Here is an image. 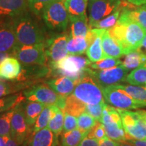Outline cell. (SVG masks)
Returning <instances> with one entry per match:
<instances>
[{
    "mask_svg": "<svg viewBox=\"0 0 146 146\" xmlns=\"http://www.w3.org/2000/svg\"><path fill=\"white\" fill-rule=\"evenodd\" d=\"M108 31L121 45L125 55L139 48L146 34L143 27L122 12L116 25Z\"/></svg>",
    "mask_w": 146,
    "mask_h": 146,
    "instance_id": "6da1fadb",
    "label": "cell"
},
{
    "mask_svg": "<svg viewBox=\"0 0 146 146\" xmlns=\"http://www.w3.org/2000/svg\"><path fill=\"white\" fill-rule=\"evenodd\" d=\"M31 10L11 21L19 45L44 44L46 36L44 29Z\"/></svg>",
    "mask_w": 146,
    "mask_h": 146,
    "instance_id": "7a4b0ae2",
    "label": "cell"
},
{
    "mask_svg": "<svg viewBox=\"0 0 146 146\" xmlns=\"http://www.w3.org/2000/svg\"><path fill=\"white\" fill-rule=\"evenodd\" d=\"M91 62L79 55H69L55 62H50L52 70V77L64 76L77 81L87 72L86 69L90 66Z\"/></svg>",
    "mask_w": 146,
    "mask_h": 146,
    "instance_id": "3957f363",
    "label": "cell"
},
{
    "mask_svg": "<svg viewBox=\"0 0 146 146\" xmlns=\"http://www.w3.org/2000/svg\"><path fill=\"white\" fill-rule=\"evenodd\" d=\"M72 94L85 104H98L105 102L102 86L87 70L85 75L76 81Z\"/></svg>",
    "mask_w": 146,
    "mask_h": 146,
    "instance_id": "277c9868",
    "label": "cell"
},
{
    "mask_svg": "<svg viewBox=\"0 0 146 146\" xmlns=\"http://www.w3.org/2000/svg\"><path fill=\"white\" fill-rule=\"evenodd\" d=\"M27 101L37 102L47 106L55 105L63 110L66 98L57 94L47 84L37 83L29 87L23 91Z\"/></svg>",
    "mask_w": 146,
    "mask_h": 146,
    "instance_id": "5b68a950",
    "label": "cell"
},
{
    "mask_svg": "<svg viewBox=\"0 0 146 146\" xmlns=\"http://www.w3.org/2000/svg\"><path fill=\"white\" fill-rule=\"evenodd\" d=\"M64 2L65 0H54L43 10V21L50 30L59 32L66 30L69 14Z\"/></svg>",
    "mask_w": 146,
    "mask_h": 146,
    "instance_id": "8992f818",
    "label": "cell"
},
{
    "mask_svg": "<svg viewBox=\"0 0 146 146\" xmlns=\"http://www.w3.org/2000/svg\"><path fill=\"white\" fill-rule=\"evenodd\" d=\"M101 123L104 125L108 137L116 141H127L128 136L116 108L106 104Z\"/></svg>",
    "mask_w": 146,
    "mask_h": 146,
    "instance_id": "52a82bcc",
    "label": "cell"
},
{
    "mask_svg": "<svg viewBox=\"0 0 146 146\" xmlns=\"http://www.w3.org/2000/svg\"><path fill=\"white\" fill-rule=\"evenodd\" d=\"M102 89L104 99L116 108L131 110L146 107V102L134 100L125 91L117 88L114 85L102 87Z\"/></svg>",
    "mask_w": 146,
    "mask_h": 146,
    "instance_id": "ba28073f",
    "label": "cell"
},
{
    "mask_svg": "<svg viewBox=\"0 0 146 146\" xmlns=\"http://www.w3.org/2000/svg\"><path fill=\"white\" fill-rule=\"evenodd\" d=\"M122 0H89V23L93 28L97 23L122 6Z\"/></svg>",
    "mask_w": 146,
    "mask_h": 146,
    "instance_id": "9c48e42d",
    "label": "cell"
},
{
    "mask_svg": "<svg viewBox=\"0 0 146 146\" xmlns=\"http://www.w3.org/2000/svg\"><path fill=\"white\" fill-rule=\"evenodd\" d=\"M33 134L31 127L26 121L23 102L15 108V110L11 123L10 136L18 143H29Z\"/></svg>",
    "mask_w": 146,
    "mask_h": 146,
    "instance_id": "30bf717a",
    "label": "cell"
},
{
    "mask_svg": "<svg viewBox=\"0 0 146 146\" xmlns=\"http://www.w3.org/2000/svg\"><path fill=\"white\" fill-rule=\"evenodd\" d=\"M128 140L137 139L146 141V127L139 118L135 112L117 108ZM127 140V141H128Z\"/></svg>",
    "mask_w": 146,
    "mask_h": 146,
    "instance_id": "8fae6325",
    "label": "cell"
},
{
    "mask_svg": "<svg viewBox=\"0 0 146 146\" xmlns=\"http://www.w3.org/2000/svg\"><path fill=\"white\" fill-rule=\"evenodd\" d=\"M52 76V70L50 66L38 64H23L21 70L16 81L26 83L28 87L41 83L45 78Z\"/></svg>",
    "mask_w": 146,
    "mask_h": 146,
    "instance_id": "7c38bea8",
    "label": "cell"
},
{
    "mask_svg": "<svg viewBox=\"0 0 146 146\" xmlns=\"http://www.w3.org/2000/svg\"><path fill=\"white\" fill-rule=\"evenodd\" d=\"M14 57L23 64H47L44 44L33 45H19L14 54Z\"/></svg>",
    "mask_w": 146,
    "mask_h": 146,
    "instance_id": "4fadbf2b",
    "label": "cell"
},
{
    "mask_svg": "<svg viewBox=\"0 0 146 146\" xmlns=\"http://www.w3.org/2000/svg\"><path fill=\"white\" fill-rule=\"evenodd\" d=\"M70 37L67 33H64L46 39L44 43L45 52L50 62L59 61L67 56V43Z\"/></svg>",
    "mask_w": 146,
    "mask_h": 146,
    "instance_id": "5bb4252c",
    "label": "cell"
},
{
    "mask_svg": "<svg viewBox=\"0 0 146 146\" xmlns=\"http://www.w3.org/2000/svg\"><path fill=\"white\" fill-rule=\"evenodd\" d=\"M87 72L96 78L102 87L115 85L125 81L129 70L122 64L105 70H93L87 68Z\"/></svg>",
    "mask_w": 146,
    "mask_h": 146,
    "instance_id": "9a60e30c",
    "label": "cell"
},
{
    "mask_svg": "<svg viewBox=\"0 0 146 146\" xmlns=\"http://www.w3.org/2000/svg\"><path fill=\"white\" fill-rule=\"evenodd\" d=\"M29 10V0H0V22H11Z\"/></svg>",
    "mask_w": 146,
    "mask_h": 146,
    "instance_id": "2e32d148",
    "label": "cell"
},
{
    "mask_svg": "<svg viewBox=\"0 0 146 146\" xmlns=\"http://www.w3.org/2000/svg\"><path fill=\"white\" fill-rule=\"evenodd\" d=\"M19 46L11 22H0V52L14 54Z\"/></svg>",
    "mask_w": 146,
    "mask_h": 146,
    "instance_id": "e0dca14e",
    "label": "cell"
},
{
    "mask_svg": "<svg viewBox=\"0 0 146 146\" xmlns=\"http://www.w3.org/2000/svg\"><path fill=\"white\" fill-rule=\"evenodd\" d=\"M46 83L58 94L67 97L74 91L76 81L64 76H57L46 81Z\"/></svg>",
    "mask_w": 146,
    "mask_h": 146,
    "instance_id": "ac0fdd59",
    "label": "cell"
},
{
    "mask_svg": "<svg viewBox=\"0 0 146 146\" xmlns=\"http://www.w3.org/2000/svg\"><path fill=\"white\" fill-rule=\"evenodd\" d=\"M29 143V146H58V136L45 127L33 133Z\"/></svg>",
    "mask_w": 146,
    "mask_h": 146,
    "instance_id": "d6986e66",
    "label": "cell"
},
{
    "mask_svg": "<svg viewBox=\"0 0 146 146\" xmlns=\"http://www.w3.org/2000/svg\"><path fill=\"white\" fill-rule=\"evenodd\" d=\"M21 70V64L17 58L10 56L0 63V78L13 81L16 80Z\"/></svg>",
    "mask_w": 146,
    "mask_h": 146,
    "instance_id": "ffe728a7",
    "label": "cell"
},
{
    "mask_svg": "<svg viewBox=\"0 0 146 146\" xmlns=\"http://www.w3.org/2000/svg\"><path fill=\"white\" fill-rule=\"evenodd\" d=\"M102 44L106 58H120L125 55L121 45L109 34L108 29L102 36Z\"/></svg>",
    "mask_w": 146,
    "mask_h": 146,
    "instance_id": "44dd1931",
    "label": "cell"
},
{
    "mask_svg": "<svg viewBox=\"0 0 146 146\" xmlns=\"http://www.w3.org/2000/svg\"><path fill=\"white\" fill-rule=\"evenodd\" d=\"M121 12L138 23L146 31V7L145 5L136 6L126 1Z\"/></svg>",
    "mask_w": 146,
    "mask_h": 146,
    "instance_id": "7402d4cb",
    "label": "cell"
},
{
    "mask_svg": "<svg viewBox=\"0 0 146 146\" xmlns=\"http://www.w3.org/2000/svg\"><path fill=\"white\" fill-rule=\"evenodd\" d=\"M70 25L71 37H85L87 33L90 30L89 20L87 15L82 16H69Z\"/></svg>",
    "mask_w": 146,
    "mask_h": 146,
    "instance_id": "603a6c76",
    "label": "cell"
},
{
    "mask_svg": "<svg viewBox=\"0 0 146 146\" xmlns=\"http://www.w3.org/2000/svg\"><path fill=\"white\" fill-rule=\"evenodd\" d=\"M45 105L37 102H24L23 108L26 121L29 127H33L35 123L38 116L42 112Z\"/></svg>",
    "mask_w": 146,
    "mask_h": 146,
    "instance_id": "cb8c5ba5",
    "label": "cell"
},
{
    "mask_svg": "<svg viewBox=\"0 0 146 146\" xmlns=\"http://www.w3.org/2000/svg\"><path fill=\"white\" fill-rule=\"evenodd\" d=\"M146 62V54L143 50L139 48L126 55L123 65L128 70L141 66Z\"/></svg>",
    "mask_w": 146,
    "mask_h": 146,
    "instance_id": "d4e9b609",
    "label": "cell"
},
{
    "mask_svg": "<svg viewBox=\"0 0 146 146\" xmlns=\"http://www.w3.org/2000/svg\"><path fill=\"white\" fill-rule=\"evenodd\" d=\"M52 115L48 124V128L55 134L59 136L62 134L64 122V113L57 106L52 105Z\"/></svg>",
    "mask_w": 146,
    "mask_h": 146,
    "instance_id": "484cf974",
    "label": "cell"
},
{
    "mask_svg": "<svg viewBox=\"0 0 146 146\" xmlns=\"http://www.w3.org/2000/svg\"><path fill=\"white\" fill-rule=\"evenodd\" d=\"M106 29H104L100 33L96 36L92 43L89 45L86 51V54L88 59L91 62L101 60L104 58H106L104 53L103 48L102 44V36Z\"/></svg>",
    "mask_w": 146,
    "mask_h": 146,
    "instance_id": "4316f807",
    "label": "cell"
},
{
    "mask_svg": "<svg viewBox=\"0 0 146 146\" xmlns=\"http://www.w3.org/2000/svg\"><path fill=\"white\" fill-rule=\"evenodd\" d=\"M86 105L74 95L71 94L66 98L65 106L62 111L64 113L72 115L77 118L82 113L85 112Z\"/></svg>",
    "mask_w": 146,
    "mask_h": 146,
    "instance_id": "83f0119b",
    "label": "cell"
},
{
    "mask_svg": "<svg viewBox=\"0 0 146 146\" xmlns=\"http://www.w3.org/2000/svg\"><path fill=\"white\" fill-rule=\"evenodd\" d=\"M88 133L78 128L68 132H64L61 135V146H78Z\"/></svg>",
    "mask_w": 146,
    "mask_h": 146,
    "instance_id": "f1b7e54d",
    "label": "cell"
},
{
    "mask_svg": "<svg viewBox=\"0 0 146 146\" xmlns=\"http://www.w3.org/2000/svg\"><path fill=\"white\" fill-rule=\"evenodd\" d=\"M89 46L86 37H70L67 43V50L69 55H81L86 52Z\"/></svg>",
    "mask_w": 146,
    "mask_h": 146,
    "instance_id": "f546056e",
    "label": "cell"
},
{
    "mask_svg": "<svg viewBox=\"0 0 146 146\" xmlns=\"http://www.w3.org/2000/svg\"><path fill=\"white\" fill-rule=\"evenodd\" d=\"M88 0H65V7L69 16H82L87 15L86 9Z\"/></svg>",
    "mask_w": 146,
    "mask_h": 146,
    "instance_id": "4dcf8cb0",
    "label": "cell"
},
{
    "mask_svg": "<svg viewBox=\"0 0 146 146\" xmlns=\"http://www.w3.org/2000/svg\"><path fill=\"white\" fill-rule=\"evenodd\" d=\"M26 98L23 93H19L12 96H7L0 98V114L15 108L20 104L25 102Z\"/></svg>",
    "mask_w": 146,
    "mask_h": 146,
    "instance_id": "1f68e13d",
    "label": "cell"
},
{
    "mask_svg": "<svg viewBox=\"0 0 146 146\" xmlns=\"http://www.w3.org/2000/svg\"><path fill=\"white\" fill-rule=\"evenodd\" d=\"M115 87L125 91L134 100L139 102H146V87L140 85H120L115 84Z\"/></svg>",
    "mask_w": 146,
    "mask_h": 146,
    "instance_id": "d6a6232c",
    "label": "cell"
},
{
    "mask_svg": "<svg viewBox=\"0 0 146 146\" xmlns=\"http://www.w3.org/2000/svg\"><path fill=\"white\" fill-rule=\"evenodd\" d=\"M125 82L133 85H144L146 84V62L138 68L133 69L126 76Z\"/></svg>",
    "mask_w": 146,
    "mask_h": 146,
    "instance_id": "836d02e7",
    "label": "cell"
},
{
    "mask_svg": "<svg viewBox=\"0 0 146 146\" xmlns=\"http://www.w3.org/2000/svg\"><path fill=\"white\" fill-rule=\"evenodd\" d=\"M29 88L26 83L20 81L7 82L0 81V98L8 95L16 94L23 89Z\"/></svg>",
    "mask_w": 146,
    "mask_h": 146,
    "instance_id": "e575fe53",
    "label": "cell"
},
{
    "mask_svg": "<svg viewBox=\"0 0 146 146\" xmlns=\"http://www.w3.org/2000/svg\"><path fill=\"white\" fill-rule=\"evenodd\" d=\"M124 7V1L122 2V6L120 8H118L117 10L115 11L112 14H110L109 16L102 19L98 23H97L94 25L93 28L96 29H110L112 28L113 27L116 25L117 23L118 18L120 17V12L123 8Z\"/></svg>",
    "mask_w": 146,
    "mask_h": 146,
    "instance_id": "d590c367",
    "label": "cell"
},
{
    "mask_svg": "<svg viewBox=\"0 0 146 146\" xmlns=\"http://www.w3.org/2000/svg\"><path fill=\"white\" fill-rule=\"evenodd\" d=\"M51 115H52V108H51V106H45V107L42 110V112L40 113L33 127V134L36 133V131L43 129V128H45L47 126H48L49 122H50L51 118Z\"/></svg>",
    "mask_w": 146,
    "mask_h": 146,
    "instance_id": "8d00e7d4",
    "label": "cell"
},
{
    "mask_svg": "<svg viewBox=\"0 0 146 146\" xmlns=\"http://www.w3.org/2000/svg\"><path fill=\"white\" fill-rule=\"evenodd\" d=\"M15 108L0 114V136L10 135L11 123Z\"/></svg>",
    "mask_w": 146,
    "mask_h": 146,
    "instance_id": "74e56055",
    "label": "cell"
},
{
    "mask_svg": "<svg viewBox=\"0 0 146 146\" xmlns=\"http://www.w3.org/2000/svg\"><path fill=\"white\" fill-rule=\"evenodd\" d=\"M98 122L96 118L86 112L82 114L77 117L78 128L83 131L89 132V131L96 125Z\"/></svg>",
    "mask_w": 146,
    "mask_h": 146,
    "instance_id": "f35d334b",
    "label": "cell"
},
{
    "mask_svg": "<svg viewBox=\"0 0 146 146\" xmlns=\"http://www.w3.org/2000/svg\"><path fill=\"white\" fill-rule=\"evenodd\" d=\"M122 64L123 62H121V60L118 58H106L101 60H99V61L96 62L91 64L90 66L91 68L95 69V70H105V69L117 66H119Z\"/></svg>",
    "mask_w": 146,
    "mask_h": 146,
    "instance_id": "ab89813d",
    "label": "cell"
},
{
    "mask_svg": "<svg viewBox=\"0 0 146 146\" xmlns=\"http://www.w3.org/2000/svg\"><path fill=\"white\" fill-rule=\"evenodd\" d=\"M54 0H29V8L33 13L36 16L43 14V10Z\"/></svg>",
    "mask_w": 146,
    "mask_h": 146,
    "instance_id": "60d3db41",
    "label": "cell"
},
{
    "mask_svg": "<svg viewBox=\"0 0 146 146\" xmlns=\"http://www.w3.org/2000/svg\"><path fill=\"white\" fill-rule=\"evenodd\" d=\"M106 104L104 103L98 104H87L85 112L89 113L93 117H94L98 121L101 122L103 114V110Z\"/></svg>",
    "mask_w": 146,
    "mask_h": 146,
    "instance_id": "b9f144b4",
    "label": "cell"
},
{
    "mask_svg": "<svg viewBox=\"0 0 146 146\" xmlns=\"http://www.w3.org/2000/svg\"><path fill=\"white\" fill-rule=\"evenodd\" d=\"M87 137L91 138L96 139L102 140L106 138V133L104 125L101 122L98 121L96 125L94 126L92 129L89 131V132L87 135Z\"/></svg>",
    "mask_w": 146,
    "mask_h": 146,
    "instance_id": "7bdbcfd3",
    "label": "cell"
},
{
    "mask_svg": "<svg viewBox=\"0 0 146 146\" xmlns=\"http://www.w3.org/2000/svg\"><path fill=\"white\" fill-rule=\"evenodd\" d=\"M78 128L77 118L69 114L64 113V132L74 130Z\"/></svg>",
    "mask_w": 146,
    "mask_h": 146,
    "instance_id": "ee69618b",
    "label": "cell"
},
{
    "mask_svg": "<svg viewBox=\"0 0 146 146\" xmlns=\"http://www.w3.org/2000/svg\"><path fill=\"white\" fill-rule=\"evenodd\" d=\"M78 146H100V141L87 136L82 140Z\"/></svg>",
    "mask_w": 146,
    "mask_h": 146,
    "instance_id": "f6af8a7d",
    "label": "cell"
},
{
    "mask_svg": "<svg viewBox=\"0 0 146 146\" xmlns=\"http://www.w3.org/2000/svg\"><path fill=\"white\" fill-rule=\"evenodd\" d=\"M120 141H116L111 139L107 137L106 138L100 141V146H118Z\"/></svg>",
    "mask_w": 146,
    "mask_h": 146,
    "instance_id": "bcb514c9",
    "label": "cell"
},
{
    "mask_svg": "<svg viewBox=\"0 0 146 146\" xmlns=\"http://www.w3.org/2000/svg\"><path fill=\"white\" fill-rule=\"evenodd\" d=\"M135 112L139 118L141 120V122L146 127V110H137L135 111Z\"/></svg>",
    "mask_w": 146,
    "mask_h": 146,
    "instance_id": "7dc6e473",
    "label": "cell"
},
{
    "mask_svg": "<svg viewBox=\"0 0 146 146\" xmlns=\"http://www.w3.org/2000/svg\"><path fill=\"white\" fill-rule=\"evenodd\" d=\"M125 1L136 6H141L146 3V0H125Z\"/></svg>",
    "mask_w": 146,
    "mask_h": 146,
    "instance_id": "c3c4849f",
    "label": "cell"
},
{
    "mask_svg": "<svg viewBox=\"0 0 146 146\" xmlns=\"http://www.w3.org/2000/svg\"><path fill=\"white\" fill-rule=\"evenodd\" d=\"M28 143H25L23 144H20L18 143L16 140H14L13 138H12L10 137V138L9 139L8 141L7 142L6 146H27V144Z\"/></svg>",
    "mask_w": 146,
    "mask_h": 146,
    "instance_id": "681fc988",
    "label": "cell"
},
{
    "mask_svg": "<svg viewBox=\"0 0 146 146\" xmlns=\"http://www.w3.org/2000/svg\"><path fill=\"white\" fill-rule=\"evenodd\" d=\"M130 143H133L135 146H146V141L144 140H137V139H129L128 140Z\"/></svg>",
    "mask_w": 146,
    "mask_h": 146,
    "instance_id": "f907efd6",
    "label": "cell"
},
{
    "mask_svg": "<svg viewBox=\"0 0 146 146\" xmlns=\"http://www.w3.org/2000/svg\"><path fill=\"white\" fill-rule=\"evenodd\" d=\"M10 56H12V55L10 54V53L0 52V63H1L5 58L10 57Z\"/></svg>",
    "mask_w": 146,
    "mask_h": 146,
    "instance_id": "816d5d0a",
    "label": "cell"
},
{
    "mask_svg": "<svg viewBox=\"0 0 146 146\" xmlns=\"http://www.w3.org/2000/svg\"><path fill=\"white\" fill-rule=\"evenodd\" d=\"M118 146H135L133 143H130L128 141H120L119 144Z\"/></svg>",
    "mask_w": 146,
    "mask_h": 146,
    "instance_id": "f5cc1de1",
    "label": "cell"
},
{
    "mask_svg": "<svg viewBox=\"0 0 146 146\" xmlns=\"http://www.w3.org/2000/svg\"><path fill=\"white\" fill-rule=\"evenodd\" d=\"M141 48H144L145 49V53L146 54V34L145 36H144L143 38V41H142V43H141Z\"/></svg>",
    "mask_w": 146,
    "mask_h": 146,
    "instance_id": "db71d44e",
    "label": "cell"
},
{
    "mask_svg": "<svg viewBox=\"0 0 146 146\" xmlns=\"http://www.w3.org/2000/svg\"><path fill=\"white\" fill-rule=\"evenodd\" d=\"M145 5V6L146 7V3H145V5Z\"/></svg>",
    "mask_w": 146,
    "mask_h": 146,
    "instance_id": "11a10c76",
    "label": "cell"
},
{
    "mask_svg": "<svg viewBox=\"0 0 146 146\" xmlns=\"http://www.w3.org/2000/svg\"><path fill=\"white\" fill-rule=\"evenodd\" d=\"M0 81H1V78H0Z\"/></svg>",
    "mask_w": 146,
    "mask_h": 146,
    "instance_id": "9f6ffc18",
    "label": "cell"
},
{
    "mask_svg": "<svg viewBox=\"0 0 146 146\" xmlns=\"http://www.w3.org/2000/svg\"><path fill=\"white\" fill-rule=\"evenodd\" d=\"M145 85H146V84H145Z\"/></svg>",
    "mask_w": 146,
    "mask_h": 146,
    "instance_id": "6f0895ef",
    "label": "cell"
}]
</instances>
